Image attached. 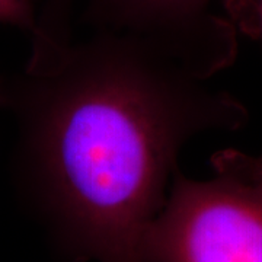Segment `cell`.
Returning a JSON list of instances; mask_svg holds the SVG:
<instances>
[{"label":"cell","mask_w":262,"mask_h":262,"mask_svg":"<svg viewBox=\"0 0 262 262\" xmlns=\"http://www.w3.org/2000/svg\"><path fill=\"white\" fill-rule=\"evenodd\" d=\"M144 38L92 31L56 64L5 83L13 169L67 262H143L182 147L248 111Z\"/></svg>","instance_id":"obj_1"},{"label":"cell","mask_w":262,"mask_h":262,"mask_svg":"<svg viewBox=\"0 0 262 262\" xmlns=\"http://www.w3.org/2000/svg\"><path fill=\"white\" fill-rule=\"evenodd\" d=\"M214 177L181 169L141 246L143 262H262V182L226 149L211 158Z\"/></svg>","instance_id":"obj_2"},{"label":"cell","mask_w":262,"mask_h":262,"mask_svg":"<svg viewBox=\"0 0 262 262\" xmlns=\"http://www.w3.org/2000/svg\"><path fill=\"white\" fill-rule=\"evenodd\" d=\"M213 0H83V19L92 31L125 32L159 46L210 79L237 53V31Z\"/></svg>","instance_id":"obj_3"},{"label":"cell","mask_w":262,"mask_h":262,"mask_svg":"<svg viewBox=\"0 0 262 262\" xmlns=\"http://www.w3.org/2000/svg\"><path fill=\"white\" fill-rule=\"evenodd\" d=\"M77 0H46L31 32L32 53L27 69L42 70L58 61L73 42V12Z\"/></svg>","instance_id":"obj_4"},{"label":"cell","mask_w":262,"mask_h":262,"mask_svg":"<svg viewBox=\"0 0 262 262\" xmlns=\"http://www.w3.org/2000/svg\"><path fill=\"white\" fill-rule=\"evenodd\" d=\"M237 32L262 41V0H220Z\"/></svg>","instance_id":"obj_5"},{"label":"cell","mask_w":262,"mask_h":262,"mask_svg":"<svg viewBox=\"0 0 262 262\" xmlns=\"http://www.w3.org/2000/svg\"><path fill=\"white\" fill-rule=\"evenodd\" d=\"M38 15L32 0H0V24L32 32Z\"/></svg>","instance_id":"obj_6"},{"label":"cell","mask_w":262,"mask_h":262,"mask_svg":"<svg viewBox=\"0 0 262 262\" xmlns=\"http://www.w3.org/2000/svg\"><path fill=\"white\" fill-rule=\"evenodd\" d=\"M242 158H244L242 160H244L245 168L248 169L255 178L259 179L262 182V156H253V155L244 153Z\"/></svg>","instance_id":"obj_7"},{"label":"cell","mask_w":262,"mask_h":262,"mask_svg":"<svg viewBox=\"0 0 262 262\" xmlns=\"http://www.w3.org/2000/svg\"><path fill=\"white\" fill-rule=\"evenodd\" d=\"M0 106H5V86L0 80Z\"/></svg>","instance_id":"obj_8"}]
</instances>
